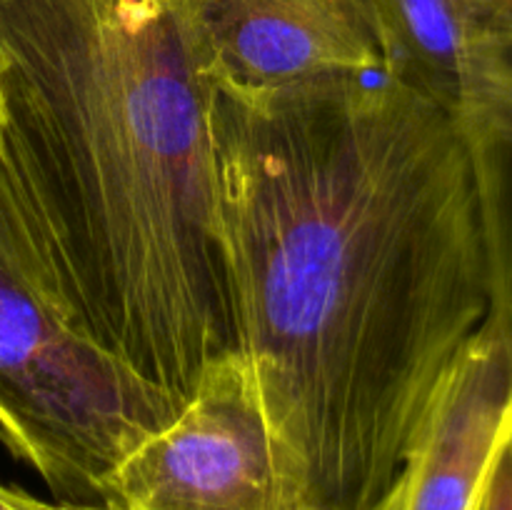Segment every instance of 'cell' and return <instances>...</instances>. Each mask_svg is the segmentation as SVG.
Segmentation results:
<instances>
[{
	"mask_svg": "<svg viewBox=\"0 0 512 510\" xmlns=\"http://www.w3.org/2000/svg\"><path fill=\"white\" fill-rule=\"evenodd\" d=\"M463 133L483 208L490 310L512 328V45L483 108Z\"/></svg>",
	"mask_w": 512,
	"mask_h": 510,
	"instance_id": "ba28073f",
	"label": "cell"
},
{
	"mask_svg": "<svg viewBox=\"0 0 512 510\" xmlns=\"http://www.w3.org/2000/svg\"><path fill=\"white\" fill-rule=\"evenodd\" d=\"M65 510H290L280 453L250 365L228 353L178 418L110 475L98 505Z\"/></svg>",
	"mask_w": 512,
	"mask_h": 510,
	"instance_id": "277c9868",
	"label": "cell"
},
{
	"mask_svg": "<svg viewBox=\"0 0 512 510\" xmlns=\"http://www.w3.org/2000/svg\"><path fill=\"white\" fill-rule=\"evenodd\" d=\"M512 433V328L488 310L445 373L403 473L400 510H478Z\"/></svg>",
	"mask_w": 512,
	"mask_h": 510,
	"instance_id": "8992f818",
	"label": "cell"
},
{
	"mask_svg": "<svg viewBox=\"0 0 512 510\" xmlns=\"http://www.w3.org/2000/svg\"><path fill=\"white\" fill-rule=\"evenodd\" d=\"M3 148L60 308L188 400L233 353L193 0H0Z\"/></svg>",
	"mask_w": 512,
	"mask_h": 510,
	"instance_id": "7a4b0ae2",
	"label": "cell"
},
{
	"mask_svg": "<svg viewBox=\"0 0 512 510\" xmlns=\"http://www.w3.org/2000/svg\"><path fill=\"white\" fill-rule=\"evenodd\" d=\"M478 510H512V435L495 460Z\"/></svg>",
	"mask_w": 512,
	"mask_h": 510,
	"instance_id": "9c48e42d",
	"label": "cell"
},
{
	"mask_svg": "<svg viewBox=\"0 0 512 510\" xmlns=\"http://www.w3.org/2000/svg\"><path fill=\"white\" fill-rule=\"evenodd\" d=\"M385 75L448 110L475 118L512 45V0H368Z\"/></svg>",
	"mask_w": 512,
	"mask_h": 510,
	"instance_id": "52a82bcc",
	"label": "cell"
},
{
	"mask_svg": "<svg viewBox=\"0 0 512 510\" xmlns=\"http://www.w3.org/2000/svg\"><path fill=\"white\" fill-rule=\"evenodd\" d=\"M5 130V93H3V65H0V140Z\"/></svg>",
	"mask_w": 512,
	"mask_h": 510,
	"instance_id": "7c38bea8",
	"label": "cell"
},
{
	"mask_svg": "<svg viewBox=\"0 0 512 510\" xmlns=\"http://www.w3.org/2000/svg\"><path fill=\"white\" fill-rule=\"evenodd\" d=\"M510 435H512V433H510Z\"/></svg>",
	"mask_w": 512,
	"mask_h": 510,
	"instance_id": "4fadbf2b",
	"label": "cell"
},
{
	"mask_svg": "<svg viewBox=\"0 0 512 510\" xmlns=\"http://www.w3.org/2000/svg\"><path fill=\"white\" fill-rule=\"evenodd\" d=\"M0 510H65V508L63 503L58 505L45 503V500L23 493V490L8 488V485L0 483Z\"/></svg>",
	"mask_w": 512,
	"mask_h": 510,
	"instance_id": "30bf717a",
	"label": "cell"
},
{
	"mask_svg": "<svg viewBox=\"0 0 512 510\" xmlns=\"http://www.w3.org/2000/svg\"><path fill=\"white\" fill-rule=\"evenodd\" d=\"M188 400L80 328L45 285L0 140V440L63 505H98L110 475Z\"/></svg>",
	"mask_w": 512,
	"mask_h": 510,
	"instance_id": "3957f363",
	"label": "cell"
},
{
	"mask_svg": "<svg viewBox=\"0 0 512 510\" xmlns=\"http://www.w3.org/2000/svg\"><path fill=\"white\" fill-rule=\"evenodd\" d=\"M215 220L235 353L290 510H373L490 310L473 153L388 78L215 88Z\"/></svg>",
	"mask_w": 512,
	"mask_h": 510,
	"instance_id": "6da1fadb",
	"label": "cell"
},
{
	"mask_svg": "<svg viewBox=\"0 0 512 510\" xmlns=\"http://www.w3.org/2000/svg\"><path fill=\"white\" fill-rule=\"evenodd\" d=\"M400 498H403V480H400V483L395 485L393 493H390L388 498H385L383 503H380L378 508H373V510H400Z\"/></svg>",
	"mask_w": 512,
	"mask_h": 510,
	"instance_id": "8fae6325",
	"label": "cell"
},
{
	"mask_svg": "<svg viewBox=\"0 0 512 510\" xmlns=\"http://www.w3.org/2000/svg\"><path fill=\"white\" fill-rule=\"evenodd\" d=\"M215 88L258 98L385 75L368 0H193Z\"/></svg>",
	"mask_w": 512,
	"mask_h": 510,
	"instance_id": "5b68a950",
	"label": "cell"
}]
</instances>
